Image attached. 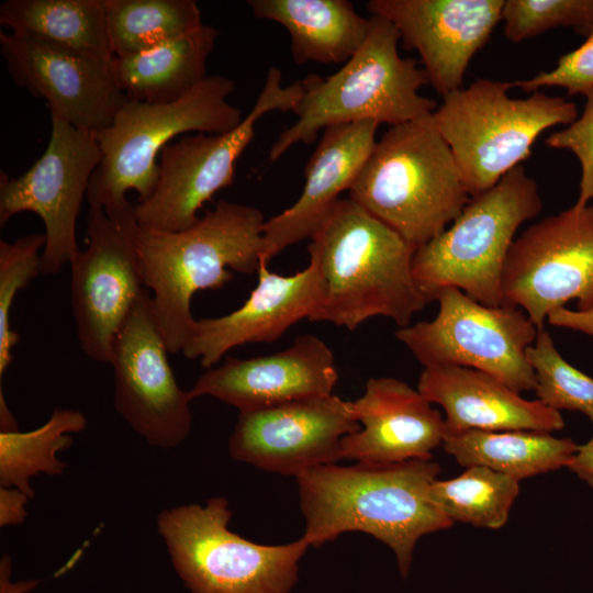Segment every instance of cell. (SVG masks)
Returning <instances> with one entry per match:
<instances>
[{
  "instance_id": "obj_1",
  "label": "cell",
  "mask_w": 593,
  "mask_h": 593,
  "mask_svg": "<svg viewBox=\"0 0 593 593\" xmlns=\"http://www.w3.org/2000/svg\"><path fill=\"white\" fill-rule=\"evenodd\" d=\"M439 471L432 459L307 470L295 478L305 522L302 537L310 547H321L347 532L366 533L394 552L406 578L418 539L454 524L429 499Z\"/></svg>"
},
{
  "instance_id": "obj_2",
  "label": "cell",
  "mask_w": 593,
  "mask_h": 593,
  "mask_svg": "<svg viewBox=\"0 0 593 593\" xmlns=\"http://www.w3.org/2000/svg\"><path fill=\"white\" fill-rule=\"evenodd\" d=\"M310 239L309 254L325 282L310 322L354 331L370 317L384 316L405 327L428 304L413 277L415 249L349 198L337 202Z\"/></svg>"
},
{
  "instance_id": "obj_3",
  "label": "cell",
  "mask_w": 593,
  "mask_h": 593,
  "mask_svg": "<svg viewBox=\"0 0 593 593\" xmlns=\"http://www.w3.org/2000/svg\"><path fill=\"white\" fill-rule=\"evenodd\" d=\"M265 222L257 208L221 200L183 231L138 224L144 282L169 353L182 351L191 334L197 291L224 287L234 278L230 269L257 272Z\"/></svg>"
},
{
  "instance_id": "obj_4",
  "label": "cell",
  "mask_w": 593,
  "mask_h": 593,
  "mask_svg": "<svg viewBox=\"0 0 593 593\" xmlns=\"http://www.w3.org/2000/svg\"><path fill=\"white\" fill-rule=\"evenodd\" d=\"M348 191L415 250L443 233L470 200L430 115L390 126Z\"/></svg>"
},
{
  "instance_id": "obj_5",
  "label": "cell",
  "mask_w": 593,
  "mask_h": 593,
  "mask_svg": "<svg viewBox=\"0 0 593 593\" xmlns=\"http://www.w3.org/2000/svg\"><path fill=\"white\" fill-rule=\"evenodd\" d=\"M361 47L335 74L303 78L304 93L292 111L296 121L283 130L268 153V163L280 159L292 146L315 141L328 126L362 121L400 125L430 115L436 100L421 96L428 85L414 58L399 54L400 34L394 24L371 15Z\"/></svg>"
},
{
  "instance_id": "obj_6",
  "label": "cell",
  "mask_w": 593,
  "mask_h": 593,
  "mask_svg": "<svg viewBox=\"0 0 593 593\" xmlns=\"http://www.w3.org/2000/svg\"><path fill=\"white\" fill-rule=\"evenodd\" d=\"M235 90L232 79L214 74L175 102L127 99L111 125L96 136L102 159L86 197L90 209L120 214L134 206L126 199L130 190L138 193V202L146 201L157 182V156L174 137L189 132L222 134L238 126L242 111L228 102Z\"/></svg>"
},
{
  "instance_id": "obj_7",
  "label": "cell",
  "mask_w": 593,
  "mask_h": 593,
  "mask_svg": "<svg viewBox=\"0 0 593 593\" xmlns=\"http://www.w3.org/2000/svg\"><path fill=\"white\" fill-rule=\"evenodd\" d=\"M541 208L537 182L522 165L470 197L443 233L415 250L413 277L428 303L457 288L484 305H503V271L516 232Z\"/></svg>"
},
{
  "instance_id": "obj_8",
  "label": "cell",
  "mask_w": 593,
  "mask_h": 593,
  "mask_svg": "<svg viewBox=\"0 0 593 593\" xmlns=\"http://www.w3.org/2000/svg\"><path fill=\"white\" fill-rule=\"evenodd\" d=\"M512 87L513 82L477 79L444 96L430 114L470 197L489 190L527 159L544 131L578 118L573 102L540 91L511 98Z\"/></svg>"
},
{
  "instance_id": "obj_9",
  "label": "cell",
  "mask_w": 593,
  "mask_h": 593,
  "mask_svg": "<svg viewBox=\"0 0 593 593\" xmlns=\"http://www.w3.org/2000/svg\"><path fill=\"white\" fill-rule=\"evenodd\" d=\"M225 497L161 511L157 529L171 563L191 593H290L310 547L301 536L261 545L230 530Z\"/></svg>"
},
{
  "instance_id": "obj_10",
  "label": "cell",
  "mask_w": 593,
  "mask_h": 593,
  "mask_svg": "<svg viewBox=\"0 0 593 593\" xmlns=\"http://www.w3.org/2000/svg\"><path fill=\"white\" fill-rule=\"evenodd\" d=\"M304 93L303 79L282 86V74L268 69L260 93L240 124L222 134L184 135L160 152L152 195L134 205L142 226L179 232L193 226L198 211L221 189L232 186L235 163L255 136V124L273 111H293Z\"/></svg>"
},
{
  "instance_id": "obj_11",
  "label": "cell",
  "mask_w": 593,
  "mask_h": 593,
  "mask_svg": "<svg viewBox=\"0 0 593 593\" xmlns=\"http://www.w3.org/2000/svg\"><path fill=\"white\" fill-rule=\"evenodd\" d=\"M439 309L432 321L400 327L395 337L424 366H461L491 374L514 391L536 388L526 357L539 329L519 307L484 305L457 288L435 298Z\"/></svg>"
},
{
  "instance_id": "obj_12",
  "label": "cell",
  "mask_w": 593,
  "mask_h": 593,
  "mask_svg": "<svg viewBox=\"0 0 593 593\" xmlns=\"http://www.w3.org/2000/svg\"><path fill=\"white\" fill-rule=\"evenodd\" d=\"M504 304L522 309L541 331L550 312L577 301L593 310V205L549 215L516 237L503 271Z\"/></svg>"
},
{
  "instance_id": "obj_13",
  "label": "cell",
  "mask_w": 593,
  "mask_h": 593,
  "mask_svg": "<svg viewBox=\"0 0 593 593\" xmlns=\"http://www.w3.org/2000/svg\"><path fill=\"white\" fill-rule=\"evenodd\" d=\"M134 206L114 216L90 209L85 250L70 261L71 310L81 350L110 363L114 339L147 290L137 248Z\"/></svg>"
},
{
  "instance_id": "obj_14",
  "label": "cell",
  "mask_w": 593,
  "mask_h": 593,
  "mask_svg": "<svg viewBox=\"0 0 593 593\" xmlns=\"http://www.w3.org/2000/svg\"><path fill=\"white\" fill-rule=\"evenodd\" d=\"M52 131L43 155L18 178L0 172V227L20 212L44 222L46 243L41 273H57L80 250L76 225L92 174L102 159L96 136L51 113Z\"/></svg>"
},
{
  "instance_id": "obj_15",
  "label": "cell",
  "mask_w": 593,
  "mask_h": 593,
  "mask_svg": "<svg viewBox=\"0 0 593 593\" xmlns=\"http://www.w3.org/2000/svg\"><path fill=\"white\" fill-rule=\"evenodd\" d=\"M149 291L134 303L112 349L114 406L150 446L171 449L189 436V391L182 390L168 361Z\"/></svg>"
},
{
  "instance_id": "obj_16",
  "label": "cell",
  "mask_w": 593,
  "mask_h": 593,
  "mask_svg": "<svg viewBox=\"0 0 593 593\" xmlns=\"http://www.w3.org/2000/svg\"><path fill=\"white\" fill-rule=\"evenodd\" d=\"M360 425L351 401L329 394L242 411L228 439L232 459L296 478L342 460V440Z\"/></svg>"
},
{
  "instance_id": "obj_17",
  "label": "cell",
  "mask_w": 593,
  "mask_h": 593,
  "mask_svg": "<svg viewBox=\"0 0 593 593\" xmlns=\"http://www.w3.org/2000/svg\"><path fill=\"white\" fill-rule=\"evenodd\" d=\"M0 51L19 87L45 100L51 113L93 136L111 125L127 101L113 59L91 58L4 32H0Z\"/></svg>"
},
{
  "instance_id": "obj_18",
  "label": "cell",
  "mask_w": 593,
  "mask_h": 593,
  "mask_svg": "<svg viewBox=\"0 0 593 593\" xmlns=\"http://www.w3.org/2000/svg\"><path fill=\"white\" fill-rule=\"evenodd\" d=\"M504 0H370L406 49L418 53L428 83L443 97L461 88L470 60L502 21Z\"/></svg>"
},
{
  "instance_id": "obj_19",
  "label": "cell",
  "mask_w": 593,
  "mask_h": 593,
  "mask_svg": "<svg viewBox=\"0 0 593 593\" xmlns=\"http://www.w3.org/2000/svg\"><path fill=\"white\" fill-rule=\"evenodd\" d=\"M257 273V286L242 306L220 317L195 320L182 350L187 358L199 359L210 369L232 348L272 343L320 309L325 282L314 256L305 269L291 276L270 271L265 261Z\"/></svg>"
},
{
  "instance_id": "obj_20",
  "label": "cell",
  "mask_w": 593,
  "mask_h": 593,
  "mask_svg": "<svg viewBox=\"0 0 593 593\" xmlns=\"http://www.w3.org/2000/svg\"><path fill=\"white\" fill-rule=\"evenodd\" d=\"M338 380L334 354L314 335L298 337L275 354L248 359L226 357L202 373L190 398L213 396L242 411L333 394Z\"/></svg>"
},
{
  "instance_id": "obj_21",
  "label": "cell",
  "mask_w": 593,
  "mask_h": 593,
  "mask_svg": "<svg viewBox=\"0 0 593 593\" xmlns=\"http://www.w3.org/2000/svg\"><path fill=\"white\" fill-rule=\"evenodd\" d=\"M351 405L360 428L343 438L342 459L365 463L426 460L443 446L445 417L402 380L370 378Z\"/></svg>"
},
{
  "instance_id": "obj_22",
  "label": "cell",
  "mask_w": 593,
  "mask_h": 593,
  "mask_svg": "<svg viewBox=\"0 0 593 593\" xmlns=\"http://www.w3.org/2000/svg\"><path fill=\"white\" fill-rule=\"evenodd\" d=\"M379 125L362 121L324 130L305 166L302 193L291 206L264 224L260 261L269 264L284 248L318 231L368 159Z\"/></svg>"
},
{
  "instance_id": "obj_23",
  "label": "cell",
  "mask_w": 593,
  "mask_h": 593,
  "mask_svg": "<svg viewBox=\"0 0 593 593\" xmlns=\"http://www.w3.org/2000/svg\"><path fill=\"white\" fill-rule=\"evenodd\" d=\"M417 390L445 411L447 432L537 430L564 427L559 411L526 400L495 377L461 366L427 367Z\"/></svg>"
},
{
  "instance_id": "obj_24",
  "label": "cell",
  "mask_w": 593,
  "mask_h": 593,
  "mask_svg": "<svg viewBox=\"0 0 593 593\" xmlns=\"http://www.w3.org/2000/svg\"><path fill=\"white\" fill-rule=\"evenodd\" d=\"M253 14L281 24L293 61L346 63L365 43L370 20L347 0H248Z\"/></svg>"
},
{
  "instance_id": "obj_25",
  "label": "cell",
  "mask_w": 593,
  "mask_h": 593,
  "mask_svg": "<svg viewBox=\"0 0 593 593\" xmlns=\"http://www.w3.org/2000/svg\"><path fill=\"white\" fill-rule=\"evenodd\" d=\"M219 32L206 24L149 51L114 56L119 87L127 99L147 103L175 102L206 77V63Z\"/></svg>"
},
{
  "instance_id": "obj_26",
  "label": "cell",
  "mask_w": 593,
  "mask_h": 593,
  "mask_svg": "<svg viewBox=\"0 0 593 593\" xmlns=\"http://www.w3.org/2000/svg\"><path fill=\"white\" fill-rule=\"evenodd\" d=\"M0 23L18 36L100 60L114 58L107 0H7Z\"/></svg>"
},
{
  "instance_id": "obj_27",
  "label": "cell",
  "mask_w": 593,
  "mask_h": 593,
  "mask_svg": "<svg viewBox=\"0 0 593 593\" xmlns=\"http://www.w3.org/2000/svg\"><path fill=\"white\" fill-rule=\"evenodd\" d=\"M443 447L460 466L485 467L517 481L567 467L578 450L570 438L537 430L447 432Z\"/></svg>"
},
{
  "instance_id": "obj_28",
  "label": "cell",
  "mask_w": 593,
  "mask_h": 593,
  "mask_svg": "<svg viewBox=\"0 0 593 593\" xmlns=\"http://www.w3.org/2000/svg\"><path fill=\"white\" fill-rule=\"evenodd\" d=\"M87 426L77 410L55 409L49 418L30 432H0V484L34 496L31 479L40 473L63 474L67 463L57 457L72 444L71 434Z\"/></svg>"
},
{
  "instance_id": "obj_29",
  "label": "cell",
  "mask_w": 593,
  "mask_h": 593,
  "mask_svg": "<svg viewBox=\"0 0 593 593\" xmlns=\"http://www.w3.org/2000/svg\"><path fill=\"white\" fill-rule=\"evenodd\" d=\"M107 20L116 57L149 51L203 24L194 0H107Z\"/></svg>"
},
{
  "instance_id": "obj_30",
  "label": "cell",
  "mask_w": 593,
  "mask_h": 593,
  "mask_svg": "<svg viewBox=\"0 0 593 593\" xmlns=\"http://www.w3.org/2000/svg\"><path fill=\"white\" fill-rule=\"evenodd\" d=\"M519 481L485 467L471 466L451 479H436L429 499L450 522L499 529L508 519Z\"/></svg>"
},
{
  "instance_id": "obj_31",
  "label": "cell",
  "mask_w": 593,
  "mask_h": 593,
  "mask_svg": "<svg viewBox=\"0 0 593 593\" xmlns=\"http://www.w3.org/2000/svg\"><path fill=\"white\" fill-rule=\"evenodd\" d=\"M535 378L537 400L556 411L581 412L593 419V378L570 365L544 329L526 349Z\"/></svg>"
},
{
  "instance_id": "obj_32",
  "label": "cell",
  "mask_w": 593,
  "mask_h": 593,
  "mask_svg": "<svg viewBox=\"0 0 593 593\" xmlns=\"http://www.w3.org/2000/svg\"><path fill=\"white\" fill-rule=\"evenodd\" d=\"M45 235L27 234L13 243L0 240V378L12 362L20 335L11 326V310L18 292L41 273Z\"/></svg>"
},
{
  "instance_id": "obj_33",
  "label": "cell",
  "mask_w": 593,
  "mask_h": 593,
  "mask_svg": "<svg viewBox=\"0 0 593 593\" xmlns=\"http://www.w3.org/2000/svg\"><path fill=\"white\" fill-rule=\"evenodd\" d=\"M502 21L505 37L514 43L559 26L586 36L593 27V0H506Z\"/></svg>"
},
{
  "instance_id": "obj_34",
  "label": "cell",
  "mask_w": 593,
  "mask_h": 593,
  "mask_svg": "<svg viewBox=\"0 0 593 593\" xmlns=\"http://www.w3.org/2000/svg\"><path fill=\"white\" fill-rule=\"evenodd\" d=\"M526 92L539 91L545 87L564 88L569 96L585 94L593 89V27L585 41L572 52L562 55L549 71L513 82Z\"/></svg>"
},
{
  "instance_id": "obj_35",
  "label": "cell",
  "mask_w": 593,
  "mask_h": 593,
  "mask_svg": "<svg viewBox=\"0 0 593 593\" xmlns=\"http://www.w3.org/2000/svg\"><path fill=\"white\" fill-rule=\"evenodd\" d=\"M584 96L586 102L581 115L545 141L548 147L570 150L578 158L581 166L580 191L574 203L578 206L593 200V89Z\"/></svg>"
},
{
  "instance_id": "obj_36",
  "label": "cell",
  "mask_w": 593,
  "mask_h": 593,
  "mask_svg": "<svg viewBox=\"0 0 593 593\" xmlns=\"http://www.w3.org/2000/svg\"><path fill=\"white\" fill-rule=\"evenodd\" d=\"M30 497L15 488L0 489V525L16 526L26 517L25 504Z\"/></svg>"
},
{
  "instance_id": "obj_37",
  "label": "cell",
  "mask_w": 593,
  "mask_h": 593,
  "mask_svg": "<svg viewBox=\"0 0 593 593\" xmlns=\"http://www.w3.org/2000/svg\"><path fill=\"white\" fill-rule=\"evenodd\" d=\"M547 322L552 326L580 332L593 337V310L581 312L566 306L559 307L549 313Z\"/></svg>"
},
{
  "instance_id": "obj_38",
  "label": "cell",
  "mask_w": 593,
  "mask_h": 593,
  "mask_svg": "<svg viewBox=\"0 0 593 593\" xmlns=\"http://www.w3.org/2000/svg\"><path fill=\"white\" fill-rule=\"evenodd\" d=\"M567 468L593 488V435L586 444L578 446Z\"/></svg>"
},
{
  "instance_id": "obj_39",
  "label": "cell",
  "mask_w": 593,
  "mask_h": 593,
  "mask_svg": "<svg viewBox=\"0 0 593 593\" xmlns=\"http://www.w3.org/2000/svg\"><path fill=\"white\" fill-rule=\"evenodd\" d=\"M9 571H10V560L3 559L0 566L1 593H24L32 590L37 584V581H22V582L12 584L9 582V575H10Z\"/></svg>"
},
{
  "instance_id": "obj_40",
  "label": "cell",
  "mask_w": 593,
  "mask_h": 593,
  "mask_svg": "<svg viewBox=\"0 0 593 593\" xmlns=\"http://www.w3.org/2000/svg\"><path fill=\"white\" fill-rule=\"evenodd\" d=\"M0 419H1V432L19 430L15 419L13 415L10 413L4 402L2 391L0 392Z\"/></svg>"
}]
</instances>
